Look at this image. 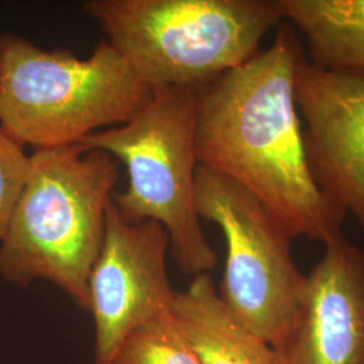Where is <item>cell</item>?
I'll use <instances>...</instances> for the list:
<instances>
[{"label": "cell", "mask_w": 364, "mask_h": 364, "mask_svg": "<svg viewBox=\"0 0 364 364\" xmlns=\"http://www.w3.org/2000/svg\"><path fill=\"white\" fill-rule=\"evenodd\" d=\"M306 57L294 27L281 23L272 46L213 81L200 96L196 154L203 168L258 198L291 239L326 246L347 213L313 178L296 105Z\"/></svg>", "instance_id": "obj_1"}, {"label": "cell", "mask_w": 364, "mask_h": 364, "mask_svg": "<svg viewBox=\"0 0 364 364\" xmlns=\"http://www.w3.org/2000/svg\"><path fill=\"white\" fill-rule=\"evenodd\" d=\"M117 161L80 144L36 150L7 231L0 277L14 287L48 281L88 311V281L103 246Z\"/></svg>", "instance_id": "obj_2"}, {"label": "cell", "mask_w": 364, "mask_h": 364, "mask_svg": "<svg viewBox=\"0 0 364 364\" xmlns=\"http://www.w3.org/2000/svg\"><path fill=\"white\" fill-rule=\"evenodd\" d=\"M82 9L153 91L205 90L284 22L275 0H88Z\"/></svg>", "instance_id": "obj_3"}, {"label": "cell", "mask_w": 364, "mask_h": 364, "mask_svg": "<svg viewBox=\"0 0 364 364\" xmlns=\"http://www.w3.org/2000/svg\"><path fill=\"white\" fill-rule=\"evenodd\" d=\"M153 96L107 41L82 60L0 34V130L22 147L77 144L99 127L127 123Z\"/></svg>", "instance_id": "obj_4"}, {"label": "cell", "mask_w": 364, "mask_h": 364, "mask_svg": "<svg viewBox=\"0 0 364 364\" xmlns=\"http://www.w3.org/2000/svg\"><path fill=\"white\" fill-rule=\"evenodd\" d=\"M203 91H154L127 123L95 131L78 142L84 150H102L126 165L127 191L112 195L117 212L132 224H162L176 266L192 278L209 274L218 263L196 207V127Z\"/></svg>", "instance_id": "obj_5"}, {"label": "cell", "mask_w": 364, "mask_h": 364, "mask_svg": "<svg viewBox=\"0 0 364 364\" xmlns=\"http://www.w3.org/2000/svg\"><path fill=\"white\" fill-rule=\"evenodd\" d=\"M200 219L220 227L227 259L218 294L235 318L277 346L293 324L306 275L291 252V236L258 198L236 182L197 165Z\"/></svg>", "instance_id": "obj_6"}, {"label": "cell", "mask_w": 364, "mask_h": 364, "mask_svg": "<svg viewBox=\"0 0 364 364\" xmlns=\"http://www.w3.org/2000/svg\"><path fill=\"white\" fill-rule=\"evenodd\" d=\"M169 251L162 224L129 223L111 200L103 246L88 281L95 364H109L134 329L173 311L177 290L170 285Z\"/></svg>", "instance_id": "obj_7"}, {"label": "cell", "mask_w": 364, "mask_h": 364, "mask_svg": "<svg viewBox=\"0 0 364 364\" xmlns=\"http://www.w3.org/2000/svg\"><path fill=\"white\" fill-rule=\"evenodd\" d=\"M294 96L314 181L364 234V72L317 68L305 57Z\"/></svg>", "instance_id": "obj_8"}, {"label": "cell", "mask_w": 364, "mask_h": 364, "mask_svg": "<svg viewBox=\"0 0 364 364\" xmlns=\"http://www.w3.org/2000/svg\"><path fill=\"white\" fill-rule=\"evenodd\" d=\"M324 247L293 324L273 347L277 364H364V251L344 235Z\"/></svg>", "instance_id": "obj_9"}, {"label": "cell", "mask_w": 364, "mask_h": 364, "mask_svg": "<svg viewBox=\"0 0 364 364\" xmlns=\"http://www.w3.org/2000/svg\"><path fill=\"white\" fill-rule=\"evenodd\" d=\"M173 311L200 363L277 364L273 347L228 312L209 274L176 293Z\"/></svg>", "instance_id": "obj_10"}, {"label": "cell", "mask_w": 364, "mask_h": 364, "mask_svg": "<svg viewBox=\"0 0 364 364\" xmlns=\"http://www.w3.org/2000/svg\"><path fill=\"white\" fill-rule=\"evenodd\" d=\"M302 36L312 65L364 72V0H275Z\"/></svg>", "instance_id": "obj_11"}, {"label": "cell", "mask_w": 364, "mask_h": 364, "mask_svg": "<svg viewBox=\"0 0 364 364\" xmlns=\"http://www.w3.org/2000/svg\"><path fill=\"white\" fill-rule=\"evenodd\" d=\"M109 364H201L174 311L134 329Z\"/></svg>", "instance_id": "obj_12"}, {"label": "cell", "mask_w": 364, "mask_h": 364, "mask_svg": "<svg viewBox=\"0 0 364 364\" xmlns=\"http://www.w3.org/2000/svg\"><path fill=\"white\" fill-rule=\"evenodd\" d=\"M28 170L30 156L23 147L0 130V240L22 195Z\"/></svg>", "instance_id": "obj_13"}]
</instances>
